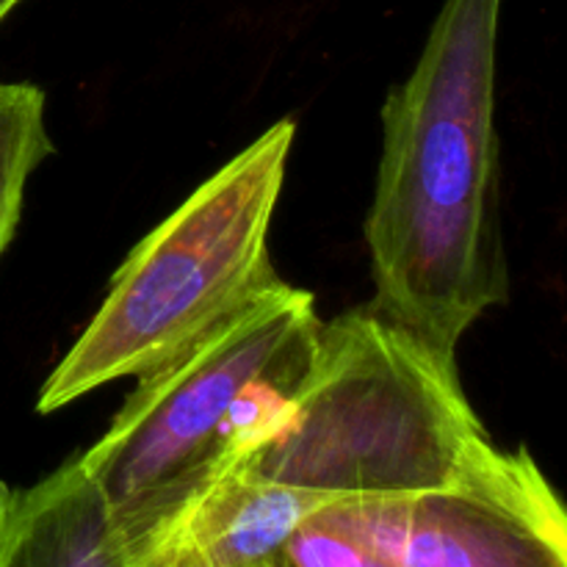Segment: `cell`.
<instances>
[{"instance_id": "6da1fadb", "label": "cell", "mask_w": 567, "mask_h": 567, "mask_svg": "<svg viewBox=\"0 0 567 567\" xmlns=\"http://www.w3.org/2000/svg\"><path fill=\"white\" fill-rule=\"evenodd\" d=\"M502 6H441L413 72L382 105L365 216L369 305L454 358L465 332L509 299L496 131Z\"/></svg>"}, {"instance_id": "7a4b0ae2", "label": "cell", "mask_w": 567, "mask_h": 567, "mask_svg": "<svg viewBox=\"0 0 567 567\" xmlns=\"http://www.w3.org/2000/svg\"><path fill=\"white\" fill-rule=\"evenodd\" d=\"M502 454L457 358L360 305L321 321L302 385L244 465L316 496L396 498L463 485Z\"/></svg>"}, {"instance_id": "3957f363", "label": "cell", "mask_w": 567, "mask_h": 567, "mask_svg": "<svg viewBox=\"0 0 567 567\" xmlns=\"http://www.w3.org/2000/svg\"><path fill=\"white\" fill-rule=\"evenodd\" d=\"M319 330L313 293L280 277L138 377L109 430L81 454L120 546L269 441L308 374Z\"/></svg>"}, {"instance_id": "277c9868", "label": "cell", "mask_w": 567, "mask_h": 567, "mask_svg": "<svg viewBox=\"0 0 567 567\" xmlns=\"http://www.w3.org/2000/svg\"><path fill=\"white\" fill-rule=\"evenodd\" d=\"M297 122L266 127L131 249L109 293L37 396L42 415L138 380L280 280L269 230Z\"/></svg>"}, {"instance_id": "5b68a950", "label": "cell", "mask_w": 567, "mask_h": 567, "mask_svg": "<svg viewBox=\"0 0 567 567\" xmlns=\"http://www.w3.org/2000/svg\"><path fill=\"white\" fill-rule=\"evenodd\" d=\"M347 507L396 567H567L563 498L526 446L463 485Z\"/></svg>"}, {"instance_id": "8992f818", "label": "cell", "mask_w": 567, "mask_h": 567, "mask_svg": "<svg viewBox=\"0 0 567 567\" xmlns=\"http://www.w3.org/2000/svg\"><path fill=\"white\" fill-rule=\"evenodd\" d=\"M327 502L230 465L131 537L122 567H275L288 535Z\"/></svg>"}, {"instance_id": "52a82bcc", "label": "cell", "mask_w": 567, "mask_h": 567, "mask_svg": "<svg viewBox=\"0 0 567 567\" xmlns=\"http://www.w3.org/2000/svg\"><path fill=\"white\" fill-rule=\"evenodd\" d=\"M0 567H122L120 537L81 454L11 496Z\"/></svg>"}, {"instance_id": "ba28073f", "label": "cell", "mask_w": 567, "mask_h": 567, "mask_svg": "<svg viewBox=\"0 0 567 567\" xmlns=\"http://www.w3.org/2000/svg\"><path fill=\"white\" fill-rule=\"evenodd\" d=\"M53 153L42 89L28 81H0V255L20 225L28 181Z\"/></svg>"}, {"instance_id": "9c48e42d", "label": "cell", "mask_w": 567, "mask_h": 567, "mask_svg": "<svg viewBox=\"0 0 567 567\" xmlns=\"http://www.w3.org/2000/svg\"><path fill=\"white\" fill-rule=\"evenodd\" d=\"M280 567H396L360 532L347 498L321 504L288 535Z\"/></svg>"}, {"instance_id": "30bf717a", "label": "cell", "mask_w": 567, "mask_h": 567, "mask_svg": "<svg viewBox=\"0 0 567 567\" xmlns=\"http://www.w3.org/2000/svg\"><path fill=\"white\" fill-rule=\"evenodd\" d=\"M11 496H14V493H11L9 487H6L3 482H0V526H3V520H6V513H9Z\"/></svg>"}, {"instance_id": "8fae6325", "label": "cell", "mask_w": 567, "mask_h": 567, "mask_svg": "<svg viewBox=\"0 0 567 567\" xmlns=\"http://www.w3.org/2000/svg\"><path fill=\"white\" fill-rule=\"evenodd\" d=\"M17 6H20V0H0V22H3L6 17L17 9Z\"/></svg>"}, {"instance_id": "7c38bea8", "label": "cell", "mask_w": 567, "mask_h": 567, "mask_svg": "<svg viewBox=\"0 0 567 567\" xmlns=\"http://www.w3.org/2000/svg\"><path fill=\"white\" fill-rule=\"evenodd\" d=\"M275 567H280V565H275Z\"/></svg>"}]
</instances>
